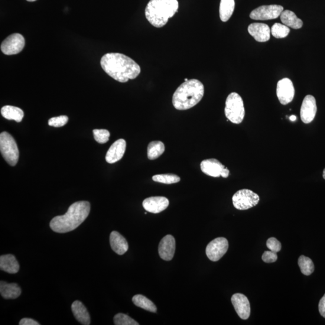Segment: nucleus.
<instances>
[{"instance_id": "1", "label": "nucleus", "mask_w": 325, "mask_h": 325, "mask_svg": "<svg viewBox=\"0 0 325 325\" xmlns=\"http://www.w3.org/2000/svg\"><path fill=\"white\" fill-rule=\"evenodd\" d=\"M100 63L103 70L109 76L121 83L135 79L141 72V67L135 60L121 53L104 55Z\"/></svg>"}, {"instance_id": "2", "label": "nucleus", "mask_w": 325, "mask_h": 325, "mask_svg": "<svg viewBox=\"0 0 325 325\" xmlns=\"http://www.w3.org/2000/svg\"><path fill=\"white\" fill-rule=\"evenodd\" d=\"M90 205L87 201H78L71 205L66 214L54 217L51 220L52 230L58 233H66L76 229L88 217Z\"/></svg>"}, {"instance_id": "3", "label": "nucleus", "mask_w": 325, "mask_h": 325, "mask_svg": "<svg viewBox=\"0 0 325 325\" xmlns=\"http://www.w3.org/2000/svg\"><path fill=\"white\" fill-rule=\"evenodd\" d=\"M204 94V84L197 79L185 81L178 87L172 97V104L178 110L192 108L203 99Z\"/></svg>"}, {"instance_id": "4", "label": "nucleus", "mask_w": 325, "mask_h": 325, "mask_svg": "<svg viewBox=\"0 0 325 325\" xmlns=\"http://www.w3.org/2000/svg\"><path fill=\"white\" fill-rule=\"evenodd\" d=\"M178 6V0H150L145 9L146 18L154 27H162L176 14Z\"/></svg>"}, {"instance_id": "5", "label": "nucleus", "mask_w": 325, "mask_h": 325, "mask_svg": "<svg viewBox=\"0 0 325 325\" xmlns=\"http://www.w3.org/2000/svg\"><path fill=\"white\" fill-rule=\"evenodd\" d=\"M225 114L227 119L235 124H239L243 121L245 110L242 97L238 93L233 92L228 96Z\"/></svg>"}, {"instance_id": "6", "label": "nucleus", "mask_w": 325, "mask_h": 325, "mask_svg": "<svg viewBox=\"0 0 325 325\" xmlns=\"http://www.w3.org/2000/svg\"><path fill=\"white\" fill-rule=\"evenodd\" d=\"M0 151L8 164L14 167L18 161L19 150L14 138L8 132L0 135Z\"/></svg>"}, {"instance_id": "7", "label": "nucleus", "mask_w": 325, "mask_h": 325, "mask_svg": "<svg viewBox=\"0 0 325 325\" xmlns=\"http://www.w3.org/2000/svg\"><path fill=\"white\" fill-rule=\"evenodd\" d=\"M233 206L236 209L246 210L255 207L259 201L258 195L248 189H242L237 191L233 195Z\"/></svg>"}, {"instance_id": "8", "label": "nucleus", "mask_w": 325, "mask_h": 325, "mask_svg": "<svg viewBox=\"0 0 325 325\" xmlns=\"http://www.w3.org/2000/svg\"><path fill=\"white\" fill-rule=\"evenodd\" d=\"M283 11V7L279 5L262 6L253 10L249 16L254 20H270L279 17Z\"/></svg>"}, {"instance_id": "9", "label": "nucleus", "mask_w": 325, "mask_h": 325, "mask_svg": "<svg viewBox=\"0 0 325 325\" xmlns=\"http://www.w3.org/2000/svg\"><path fill=\"white\" fill-rule=\"evenodd\" d=\"M201 170L205 174L213 177L227 178L230 175L227 168L215 158L207 159L201 162Z\"/></svg>"}, {"instance_id": "10", "label": "nucleus", "mask_w": 325, "mask_h": 325, "mask_svg": "<svg viewBox=\"0 0 325 325\" xmlns=\"http://www.w3.org/2000/svg\"><path fill=\"white\" fill-rule=\"evenodd\" d=\"M229 246V242L224 237H218L214 239L207 246V257L212 262L219 261L226 253Z\"/></svg>"}, {"instance_id": "11", "label": "nucleus", "mask_w": 325, "mask_h": 325, "mask_svg": "<svg viewBox=\"0 0 325 325\" xmlns=\"http://www.w3.org/2000/svg\"><path fill=\"white\" fill-rule=\"evenodd\" d=\"M25 46V40L19 34L10 35L2 42L1 50L3 53L8 56L20 53Z\"/></svg>"}, {"instance_id": "12", "label": "nucleus", "mask_w": 325, "mask_h": 325, "mask_svg": "<svg viewBox=\"0 0 325 325\" xmlns=\"http://www.w3.org/2000/svg\"><path fill=\"white\" fill-rule=\"evenodd\" d=\"M276 95L282 105H287L292 102L295 96V88L292 81L285 78L279 80L276 87Z\"/></svg>"}, {"instance_id": "13", "label": "nucleus", "mask_w": 325, "mask_h": 325, "mask_svg": "<svg viewBox=\"0 0 325 325\" xmlns=\"http://www.w3.org/2000/svg\"><path fill=\"white\" fill-rule=\"evenodd\" d=\"M317 113L316 101L313 96L308 95L305 97L301 108V118L305 123L313 121Z\"/></svg>"}, {"instance_id": "14", "label": "nucleus", "mask_w": 325, "mask_h": 325, "mask_svg": "<svg viewBox=\"0 0 325 325\" xmlns=\"http://www.w3.org/2000/svg\"><path fill=\"white\" fill-rule=\"evenodd\" d=\"M232 302L238 316L243 320H247L251 314V306L246 296L241 294L233 295Z\"/></svg>"}, {"instance_id": "15", "label": "nucleus", "mask_w": 325, "mask_h": 325, "mask_svg": "<svg viewBox=\"0 0 325 325\" xmlns=\"http://www.w3.org/2000/svg\"><path fill=\"white\" fill-rule=\"evenodd\" d=\"M170 201L164 197H152L143 201V207L148 212L157 214L167 209Z\"/></svg>"}, {"instance_id": "16", "label": "nucleus", "mask_w": 325, "mask_h": 325, "mask_svg": "<svg viewBox=\"0 0 325 325\" xmlns=\"http://www.w3.org/2000/svg\"><path fill=\"white\" fill-rule=\"evenodd\" d=\"M175 240L171 235L166 236L159 244L158 253L161 259L170 261L173 258L175 251Z\"/></svg>"}, {"instance_id": "17", "label": "nucleus", "mask_w": 325, "mask_h": 325, "mask_svg": "<svg viewBox=\"0 0 325 325\" xmlns=\"http://www.w3.org/2000/svg\"><path fill=\"white\" fill-rule=\"evenodd\" d=\"M126 142L124 139L118 140L110 146L106 155V160L110 164L121 160L125 154L126 149Z\"/></svg>"}, {"instance_id": "18", "label": "nucleus", "mask_w": 325, "mask_h": 325, "mask_svg": "<svg viewBox=\"0 0 325 325\" xmlns=\"http://www.w3.org/2000/svg\"><path fill=\"white\" fill-rule=\"evenodd\" d=\"M248 32L255 40L259 42H267L271 38V30L267 24L252 23L248 27Z\"/></svg>"}, {"instance_id": "19", "label": "nucleus", "mask_w": 325, "mask_h": 325, "mask_svg": "<svg viewBox=\"0 0 325 325\" xmlns=\"http://www.w3.org/2000/svg\"><path fill=\"white\" fill-rule=\"evenodd\" d=\"M110 243L113 251L122 255L128 251V244L126 240L118 232H112L110 236Z\"/></svg>"}, {"instance_id": "20", "label": "nucleus", "mask_w": 325, "mask_h": 325, "mask_svg": "<svg viewBox=\"0 0 325 325\" xmlns=\"http://www.w3.org/2000/svg\"><path fill=\"white\" fill-rule=\"evenodd\" d=\"M0 294L6 300H15L21 295V289L17 284L2 281L0 282Z\"/></svg>"}, {"instance_id": "21", "label": "nucleus", "mask_w": 325, "mask_h": 325, "mask_svg": "<svg viewBox=\"0 0 325 325\" xmlns=\"http://www.w3.org/2000/svg\"><path fill=\"white\" fill-rule=\"evenodd\" d=\"M75 318L82 324H90V318L88 311L84 305L79 301L73 302L71 306Z\"/></svg>"}, {"instance_id": "22", "label": "nucleus", "mask_w": 325, "mask_h": 325, "mask_svg": "<svg viewBox=\"0 0 325 325\" xmlns=\"http://www.w3.org/2000/svg\"><path fill=\"white\" fill-rule=\"evenodd\" d=\"M0 269L9 274H15L19 271V265L14 255H2L0 256Z\"/></svg>"}, {"instance_id": "23", "label": "nucleus", "mask_w": 325, "mask_h": 325, "mask_svg": "<svg viewBox=\"0 0 325 325\" xmlns=\"http://www.w3.org/2000/svg\"><path fill=\"white\" fill-rule=\"evenodd\" d=\"M281 20L283 24L294 29H300L303 25V22L298 18L294 12L286 10L281 13Z\"/></svg>"}, {"instance_id": "24", "label": "nucleus", "mask_w": 325, "mask_h": 325, "mask_svg": "<svg viewBox=\"0 0 325 325\" xmlns=\"http://www.w3.org/2000/svg\"><path fill=\"white\" fill-rule=\"evenodd\" d=\"M1 113L5 118L8 120H14L16 122H20L24 118V112L18 107L6 106L1 110Z\"/></svg>"}, {"instance_id": "25", "label": "nucleus", "mask_w": 325, "mask_h": 325, "mask_svg": "<svg viewBox=\"0 0 325 325\" xmlns=\"http://www.w3.org/2000/svg\"><path fill=\"white\" fill-rule=\"evenodd\" d=\"M235 9V0H221L219 8V15L221 21L226 22L229 20Z\"/></svg>"}, {"instance_id": "26", "label": "nucleus", "mask_w": 325, "mask_h": 325, "mask_svg": "<svg viewBox=\"0 0 325 325\" xmlns=\"http://www.w3.org/2000/svg\"><path fill=\"white\" fill-rule=\"evenodd\" d=\"M165 146L162 142L152 141L149 143L147 148V155L149 160H155L164 154Z\"/></svg>"}, {"instance_id": "27", "label": "nucleus", "mask_w": 325, "mask_h": 325, "mask_svg": "<svg viewBox=\"0 0 325 325\" xmlns=\"http://www.w3.org/2000/svg\"><path fill=\"white\" fill-rule=\"evenodd\" d=\"M132 301L136 306L144 309L146 311L152 312V313H155L157 311V307H156L153 302L144 297V296L141 295H135L133 298Z\"/></svg>"}, {"instance_id": "28", "label": "nucleus", "mask_w": 325, "mask_h": 325, "mask_svg": "<svg viewBox=\"0 0 325 325\" xmlns=\"http://www.w3.org/2000/svg\"><path fill=\"white\" fill-rule=\"evenodd\" d=\"M298 265L300 266L302 274L309 276L314 271V265L313 261L307 256L301 255L298 259Z\"/></svg>"}, {"instance_id": "29", "label": "nucleus", "mask_w": 325, "mask_h": 325, "mask_svg": "<svg viewBox=\"0 0 325 325\" xmlns=\"http://www.w3.org/2000/svg\"><path fill=\"white\" fill-rule=\"evenodd\" d=\"M152 180L157 183L171 184L177 183L180 182L181 178L177 175L168 174L156 175L152 177Z\"/></svg>"}, {"instance_id": "30", "label": "nucleus", "mask_w": 325, "mask_h": 325, "mask_svg": "<svg viewBox=\"0 0 325 325\" xmlns=\"http://www.w3.org/2000/svg\"><path fill=\"white\" fill-rule=\"evenodd\" d=\"M290 28L284 24L275 23L272 26L271 32L273 37L276 38L281 39L287 37L290 34Z\"/></svg>"}, {"instance_id": "31", "label": "nucleus", "mask_w": 325, "mask_h": 325, "mask_svg": "<svg viewBox=\"0 0 325 325\" xmlns=\"http://www.w3.org/2000/svg\"><path fill=\"white\" fill-rule=\"evenodd\" d=\"M114 323L116 325H139V323L128 315L118 313L114 317Z\"/></svg>"}, {"instance_id": "32", "label": "nucleus", "mask_w": 325, "mask_h": 325, "mask_svg": "<svg viewBox=\"0 0 325 325\" xmlns=\"http://www.w3.org/2000/svg\"><path fill=\"white\" fill-rule=\"evenodd\" d=\"M93 133L94 139L99 144H106L109 141L110 134L108 130L95 129H93Z\"/></svg>"}, {"instance_id": "33", "label": "nucleus", "mask_w": 325, "mask_h": 325, "mask_svg": "<svg viewBox=\"0 0 325 325\" xmlns=\"http://www.w3.org/2000/svg\"><path fill=\"white\" fill-rule=\"evenodd\" d=\"M68 122V117L67 116H60L54 117L49 119L48 125L54 127H61L67 124Z\"/></svg>"}, {"instance_id": "34", "label": "nucleus", "mask_w": 325, "mask_h": 325, "mask_svg": "<svg viewBox=\"0 0 325 325\" xmlns=\"http://www.w3.org/2000/svg\"><path fill=\"white\" fill-rule=\"evenodd\" d=\"M266 245L270 251L277 253L281 251V243L278 241L275 237H271L268 240Z\"/></svg>"}, {"instance_id": "35", "label": "nucleus", "mask_w": 325, "mask_h": 325, "mask_svg": "<svg viewBox=\"0 0 325 325\" xmlns=\"http://www.w3.org/2000/svg\"><path fill=\"white\" fill-rule=\"evenodd\" d=\"M277 259V253L271 251H265L262 255L263 261L267 263H274Z\"/></svg>"}, {"instance_id": "36", "label": "nucleus", "mask_w": 325, "mask_h": 325, "mask_svg": "<svg viewBox=\"0 0 325 325\" xmlns=\"http://www.w3.org/2000/svg\"><path fill=\"white\" fill-rule=\"evenodd\" d=\"M19 325H40L38 321L32 318H24L19 321Z\"/></svg>"}, {"instance_id": "37", "label": "nucleus", "mask_w": 325, "mask_h": 325, "mask_svg": "<svg viewBox=\"0 0 325 325\" xmlns=\"http://www.w3.org/2000/svg\"><path fill=\"white\" fill-rule=\"evenodd\" d=\"M318 310H319L321 316L325 318V294L319 302Z\"/></svg>"}, {"instance_id": "38", "label": "nucleus", "mask_w": 325, "mask_h": 325, "mask_svg": "<svg viewBox=\"0 0 325 325\" xmlns=\"http://www.w3.org/2000/svg\"><path fill=\"white\" fill-rule=\"evenodd\" d=\"M297 116H296L295 115H291L290 117H289V119H290V121L292 122L295 121L296 120H297Z\"/></svg>"}, {"instance_id": "39", "label": "nucleus", "mask_w": 325, "mask_h": 325, "mask_svg": "<svg viewBox=\"0 0 325 325\" xmlns=\"http://www.w3.org/2000/svg\"><path fill=\"white\" fill-rule=\"evenodd\" d=\"M323 178H324V180H325V169H324V170H323Z\"/></svg>"}, {"instance_id": "40", "label": "nucleus", "mask_w": 325, "mask_h": 325, "mask_svg": "<svg viewBox=\"0 0 325 325\" xmlns=\"http://www.w3.org/2000/svg\"><path fill=\"white\" fill-rule=\"evenodd\" d=\"M27 1L30 2H34L37 1V0H27Z\"/></svg>"}, {"instance_id": "41", "label": "nucleus", "mask_w": 325, "mask_h": 325, "mask_svg": "<svg viewBox=\"0 0 325 325\" xmlns=\"http://www.w3.org/2000/svg\"><path fill=\"white\" fill-rule=\"evenodd\" d=\"M187 80H188V79H185V81H187Z\"/></svg>"}]
</instances>
